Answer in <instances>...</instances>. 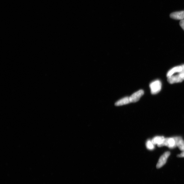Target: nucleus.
<instances>
[{
  "label": "nucleus",
  "mask_w": 184,
  "mask_h": 184,
  "mask_svg": "<svg viewBox=\"0 0 184 184\" xmlns=\"http://www.w3.org/2000/svg\"><path fill=\"white\" fill-rule=\"evenodd\" d=\"M171 153L169 151H167L163 155H161L156 166L157 168L159 169L163 166L166 164L167 160L170 155Z\"/></svg>",
  "instance_id": "nucleus-3"
},
{
  "label": "nucleus",
  "mask_w": 184,
  "mask_h": 184,
  "mask_svg": "<svg viewBox=\"0 0 184 184\" xmlns=\"http://www.w3.org/2000/svg\"><path fill=\"white\" fill-rule=\"evenodd\" d=\"M177 146L181 151H184V141L182 137H179L178 141Z\"/></svg>",
  "instance_id": "nucleus-10"
},
{
  "label": "nucleus",
  "mask_w": 184,
  "mask_h": 184,
  "mask_svg": "<svg viewBox=\"0 0 184 184\" xmlns=\"http://www.w3.org/2000/svg\"><path fill=\"white\" fill-rule=\"evenodd\" d=\"M179 137L165 138L163 143L158 146V147L166 146L171 149H173L177 146V142Z\"/></svg>",
  "instance_id": "nucleus-1"
},
{
  "label": "nucleus",
  "mask_w": 184,
  "mask_h": 184,
  "mask_svg": "<svg viewBox=\"0 0 184 184\" xmlns=\"http://www.w3.org/2000/svg\"><path fill=\"white\" fill-rule=\"evenodd\" d=\"M150 87L151 94H157L161 91L162 87V84L160 81L155 80L150 84Z\"/></svg>",
  "instance_id": "nucleus-2"
},
{
  "label": "nucleus",
  "mask_w": 184,
  "mask_h": 184,
  "mask_svg": "<svg viewBox=\"0 0 184 184\" xmlns=\"http://www.w3.org/2000/svg\"><path fill=\"white\" fill-rule=\"evenodd\" d=\"M177 157L179 158H184V151H182L180 154L178 155Z\"/></svg>",
  "instance_id": "nucleus-14"
},
{
  "label": "nucleus",
  "mask_w": 184,
  "mask_h": 184,
  "mask_svg": "<svg viewBox=\"0 0 184 184\" xmlns=\"http://www.w3.org/2000/svg\"><path fill=\"white\" fill-rule=\"evenodd\" d=\"M180 25L184 30V19L182 20L180 22Z\"/></svg>",
  "instance_id": "nucleus-13"
},
{
  "label": "nucleus",
  "mask_w": 184,
  "mask_h": 184,
  "mask_svg": "<svg viewBox=\"0 0 184 184\" xmlns=\"http://www.w3.org/2000/svg\"><path fill=\"white\" fill-rule=\"evenodd\" d=\"M146 146L147 149L149 150H153L154 148V145L151 140H149L147 141Z\"/></svg>",
  "instance_id": "nucleus-11"
},
{
  "label": "nucleus",
  "mask_w": 184,
  "mask_h": 184,
  "mask_svg": "<svg viewBox=\"0 0 184 184\" xmlns=\"http://www.w3.org/2000/svg\"><path fill=\"white\" fill-rule=\"evenodd\" d=\"M182 66H177L172 68L167 73L166 75L167 78L175 75V74L180 72L182 71Z\"/></svg>",
  "instance_id": "nucleus-6"
},
{
  "label": "nucleus",
  "mask_w": 184,
  "mask_h": 184,
  "mask_svg": "<svg viewBox=\"0 0 184 184\" xmlns=\"http://www.w3.org/2000/svg\"><path fill=\"white\" fill-rule=\"evenodd\" d=\"M165 139L163 136H157L153 138L151 141L154 145H157L158 146L163 143Z\"/></svg>",
  "instance_id": "nucleus-9"
},
{
  "label": "nucleus",
  "mask_w": 184,
  "mask_h": 184,
  "mask_svg": "<svg viewBox=\"0 0 184 184\" xmlns=\"http://www.w3.org/2000/svg\"><path fill=\"white\" fill-rule=\"evenodd\" d=\"M131 103L130 101L129 97H126L117 101L115 104L116 106H120L124 105Z\"/></svg>",
  "instance_id": "nucleus-8"
},
{
  "label": "nucleus",
  "mask_w": 184,
  "mask_h": 184,
  "mask_svg": "<svg viewBox=\"0 0 184 184\" xmlns=\"http://www.w3.org/2000/svg\"><path fill=\"white\" fill-rule=\"evenodd\" d=\"M182 71L180 72L179 73L180 75L181 76V77L183 78V80H184V64L182 65Z\"/></svg>",
  "instance_id": "nucleus-12"
},
{
  "label": "nucleus",
  "mask_w": 184,
  "mask_h": 184,
  "mask_svg": "<svg viewBox=\"0 0 184 184\" xmlns=\"http://www.w3.org/2000/svg\"><path fill=\"white\" fill-rule=\"evenodd\" d=\"M170 16L172 19L182 20L184 19V11L172 13L170 15Z\"/></svg>",
  "instance_id": "nucleus-7"
},
{
  "label": "nucleus",
  "mask_w": 184,
  "mask_h": 184,
  "mask_svg": "<svg viewBox=\"0 0 184 184\" xmlns=\"http://www.w3.org/2000/svg\"><path fill=\"white\" fill-rule=\"evenodd\" d=\"M183 80L179 73L174 75L168 78V81L171 84L182 82Z\"/></svg>",
  "instance_id": "nucleus-4"
},
{
  "label": "nucleus",
  "mask_w": 184,
  "mask_h": 184,
  "mask_svg": "<svg viewBox=\"0 0 184 184\" xmlns=\"http://www.w3.org/2000/svg\"><path fill=\"white\" fill-rule=\"evenodd\" d=\"M144 94V91L142 90H138L133 94L130 97V100L131 103L136 102L139 100L140 98Z\"/></svg>",
  "instance_id": "nucleus-5"
}]
</instances>
